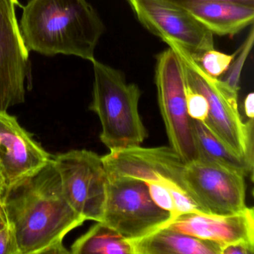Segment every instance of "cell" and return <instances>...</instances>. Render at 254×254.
<instances>
[{
    "instance_id": "cell-10",
    "label": "cell",
    "mask_w": 254,
    "mask_h": 254,
    "mask_svg": "<svg viewBox=\"0 0 254 254\" xmlns=\"http://www.w3.org/2000/svg\"><path fill=\"white\" fill-rule=\"evenodd\" d=\"M18 0H0V111L23 103L30 80L29 51L23 41L16 7Z\"/></svg>"
},
{
    "instance_id": "cell-22",
    "label": "cell",
    "mask_w": 254,
    "mask_h": 254,
    "mask_svg": "<svg viewBox=\"0 0 254 254\" xmlns=\"http://www.w3.org/2000/svg\"><path fill=\"white\" fill-rule=\"evenodd\" d=\"M0 254H20L14 228L9 224L0 230Z\"/></svg>"
},
{
    "instance_id": "cell-17",
    "label": "cell",
    "mask_w": 254,
    "mask_h": 254,
    "mask_svg": "<svg viewBox=\"0 0 254 254\" xmlns=\"http://www.w3.org/2000/svg\"><path fill=\"white\" fill-rule=\"evenodd\" d=\"M73 254H133L131 245L120 233L101 221L71 245Z\"/></svg>"
},
{
    "instance_id": "cell-27",
    "label": "cell",
    "mask_w": 254,
    "mask_h": 254,
    "mask_svg": "<svg viewBox=\"0 0 254 254\" xmlns=\"http://www.w3.org/2000/svg\"><path fill=\"white\" fill-rule=\"evenodd\" d=\"M254 93H249L246 96L244 102L245 113L248 119L254 118Z\"/></svg>"
},
{
    "instance_id": "cell-2",
    "label": "cell",
    "mask_w": 254,
    "mask_h": 254,
    "mask_svg": "<svg viewBox=\"0 0 254 254\" xmlns=\"http://www.w3.org/2000/svg\"><path fill=\"white\" fill-rule=\"evenodd\" d=\"M29 51L94 60L105 26L87 0H29L20 22Z\"/></svg>"
},
{
    "instance_id": "cell-14",
    "label": "cell",
    "mask_w": 254,
    "mask_h": 254,
    "mask_svg": "<svg viewBox=\"0 0 254 254\" xmlns=\"http://www.w3.org/2000/svg\"><path fill=\"white\" fill-rule=\"evenodd\" d=\"M184 10L213 35L220 36H233L254 20V7L233 0H208Z\"/></svg>"
},
{
    "instance_id": "cell-15",
    "label": "cell",
    "mask_w": 254,
    "mask_h": 254,
    "mask_svg": "<svg viewBox=\"0 0 254 254\" xmlns=\"http://www.w3.org/2000/svg\"><path fill=\"white\" fill-rule=\"evenodd\" d=\"M133 254H221V246L211 241L162 227L143 237L127 240Z\"/></svg>"
},
{
    "instance_id": "cell-19",
    "label": "cell",
    "mask_w": 254,
    "mask_h": 254,
    "mask_svg": "<svg viewBox=\"0 0 254 254\" xmlns=\"http://www.w3.org/2000/svg\"><path fill=\"white\" fill-rule=\"evenodd\" d=\"M236 53L228 55L212 50L203 53L195 62L211 76L218 78L226 73L236 56Z\"/></svg>"
},
{
    "instance_id": "cell-30",
    "label": "cell",
    "mask_w": 254,
    "mask_h": 254,
    "mask_svg": "<svg viewBox=\"0 0 254 254\" xmlns=\"http://www.w3.org/2000/svg\"><path fill=\"white\" fill-rule=\"evenodd\" d=\"M127 1H129V0H127Z\"/></svg>"
},
{
    "instance_id": "cell-16",
    "label": "cell",
    "mask_w": 254,
    "mask_h": 254,
    "mask_svg": "<svg viewBox=\"0 0 254 254\" xmlns=\"http://www.w3.org/2000/svg\"><path fill=\"white\" fill-rule=\"evenodd\" d=\"M191 123L198 151V159L234 171L245 178L250 177L253 181L254 167L245 159L233 152L203 122L191 119Z\"/></svg>"
},
{
    "instance_id": "cell-1",
    "label": "cell",
    "mask_w": 254,
    "mask_h": 254,
    "mask_svg": "<svg viewBox=\"0 0 254 254\" xmlns=\"http://www.w3.org/2000/svg\"><path fill=\"white\" fill-rule=\"evenodd\" d=\"M14 228L20 254H41L86 221L64 194L53 160L7 186L0 204Z\"/></svg>"
},
{
    "instance_id": "cell-6",
    "label": "cell",
    "mask_w": 254,
    "mask_h": 254,
    "mask_svg": "<svg viewBox=\"0 0 254 254\" xmlns=\"http://www.w3.org/2000/svg\"><path fill=\"white\" fill-rule=\"evenodd\" d=\"M105 212L101 222L127 240L143 237L164 227L171 215L151 199L143 181L131 178L108 179Z\"/></svg>"
},
{
    "instance_id": "cell-28",
    "label": "cell",
    "mask_w": 254,
    "mask_h": 254,
    "mask_svg": "<svg viewBox=\"0 0 254 254\" xmlns=\"http://www.w3.org/2000/svg\"><path fill=\"white\" fill-rule=\"evenodd\" d=\"M6 182H5V178L2 175V172H0V204L2 202V197H3L4 193L6 190Z\"/></svg>"
},
{
    "instance_id": "cell-4",
    "label": "cell",
    "mask_w": 254,
    "mask_h": 254,
    "mask_svg": "<svg viewBox=\"0 0 254 254\" xmlns=\"http://www.w3.org/2000/svg\"><path fill=\"white\" fill-rule=\"evenodd\" d=\"M163 41L179 57L187 84L207 100L209 113L203 123L233 152L247 161L246 125L239 114L238 92L230 88L223 80L206 73L179 44L169 39Z\"/></svg>"
},
{
    "instance_id": "cell-24",
    "label": "cell",
    "mask_w": 254,
    "mask_h": 254,
    "mask_svg": "<svg viewBox=\"0 0 254 254\" xmlns=\"http://www.w3.org/2000/svg\"><path fill=\"white\" fill-rule=\"evenodd\" d=\"M246 125V140H245V157L251 166L254 167V120L249 119Z\"/></svg>"
},
{
    "instance_id": "cell-12",
    "label": "cell",
    "mask_w": 254,
    "mask_h": 254,
    "mask_svg": "<svg viewBox=\"0 0 254 254\" xmlns=\"http://www.w3.org/2000/svg\"><path fill=\"white\" fill-rule=\"evenodd\" d=\"M51 159L15 117L0 111V172L7 186L36 172Z\"/></svg>"
},
{
    "instance_id": "cell-20",
    "label": "cell",
    "mask_w": 254,
    "mask_h": 254,
    "mask_svg": "<svg viewBox=\"0 0 254 254\" xmlns=\"http://www.w3.org/2000/svg\"><path fill=\"white\" fill-rule=\"evenodd\" d=\"M186 102L189 117L192 120L204 122L208 117L209 105L203 95L193 90L186 81Z\"/></svg>"
},
{
    "instance_id": "cell-3",
    "label": "cell",
    "mask_w": 254,
    "mask_h": 254,
    "mask_svg": "<svg viewBox=\"0 0 254 254\" xmlns=\"http://www.w3.org/2000/svg\"><path fill=\"white\" fill-rule=\"evenodd\" d=\"M92 64L94 82L90 109L100 120L101 141L110 151L139 146L148 136L139 112V87L127 83L118 69L96 59Z\"/></svg>"
},
{
    "instance_id": "cell-11",
    "label": "cell",
    "mask_w": 254,
    "mask_h": 254,
    "mask_svg": "<svg viewBox=\"0 0 254 254\" xmlns=\"http://www.w3.org/2000/svg\"><path fill=\"white\" fill-rule=\"evenodd\" d=\"M138 20L162 40L169 39L187 50L194 61L214 49L213 34L182 8L160 0H129Z\"/></svg>"
},
{
    "instance_id": "cell-9",
    "label": "cell",
    "mask_w": 254,
    "mask_h": 254,
    "mask_svg": "<svg viewBox=\"0 0 254 254\" xmlns=\"http://www.w3.org/2000/svg\"><path fill=\"white\" fill-rule=\"evenodd\" d=\"M102 158L108 179L131 178L159 183L188 194L184 179L187 163L171 146L139 145L110 151Z\"/></svg>"
},
{
    "instance_id": "cell-7",
    "label": "cell",
    "mask_w": 254,
    "mask_h": 254,
    "mask_svg": "<svg viewBox=\"0 0 254 254\" xmlns=\"http://www.w3.org/2000/svg\"><path fill=\"white\" fill-rule=\"evenodd\" d=\"M52 160L74 210L86 221H102L108 184L102 157L88 150H72Z\"/></svg>"
},
{
    "instance_id": "cell-21",
    "label": "cell",
    "mask_w": 254,
    "mask_h": 254,
    "mask_svg": "<svg viewBox=\"0 0 254 254\" xmlns=\"http://www.w3.org/2000/svg\"><path fill=\"white\" fill-rule=\"evenodd\" d=\"M145 184L148 187V192L153 201L159 207L170 213L171 219L169 221L173 220L175 218V207L171 189L165 184L159 183L146 182Z\"/></svg>"
},
{
    "instance_id": "cell-8",
    "label": "cell",
    "mask_w": 254,
    "mask_h": 254,
    "mask_svg": "<svg viewBox=\"0 0 254 254\" xmlns=\"http://www.w3.org/2000/svg\"><path fill=\"white\" fill-rule=\"evenodd\" d=\"M184 184L189 195L206 215L238 213L246 206L245 177L197 159L186 165Z\"/></svg>"
},
{
    "instance_id": "cell-26",
    "label": "cell",
    "mask_w": 254,
    "mask_h": 254,
    "mask_svg": "<svg viewBox=\"0 0 254 254\" xmlns=\"http://www.w3.org/2000/svg\"><path fill=\"white\" fill-rule=\"evenodd\" d=\"M70 254V251H68L63 242H56L47 247L41 254Z\"/></svg>"
},
{
    "instance_id": "cell-18",
    "label": "cell",
    "mask_w": 254,
    "mask_h": 254,
    "mask_svg": "<svg viewBox=\"0 0 254 254\" xmlns=\"http://www.w3.org/2000/svg\"><path fill=\"white\" fill-rule=\"evenodd\" d=\"M254 41V29L252 26L249 34L247 37L240 48L236 51V55L234 59L232 62L228 70L227 71L226 75L223 81L235 91L239 93V82H240L241 74L243 69L244 65L246 62L247 59L252 50Z\"/></svg>"
},
{
    "instance_id": "cell-5",
    "label": "cell",
    "mask_w": 254,
    "mask_h": 254,
    "mask_svg": "<svg viewBox=\"0 0 254 254\" xmlns=\"http://www.w3.org/2000/svg\"><path fill=\"white\" fill-rule=\"evenodd\" d=\"M156 87L160 114L171 147L186 163L198 159L186 102V78L177 53L169 47L157 56Z\"/></svg>"
},
{
    "instance_id": "cell-13",
    "label": "cell",
    "mask_w": 254,
    "mask_h": 254,
    "mask_svg": "<svg viewBox=\"0 0 254 254\" xmlns=\"http://www.w3.org/2000/svg\"><path fill=\"white\" fill-rule=\"evenodd\" d=\"M163 227L211 241L221 247L239 241L254 243V208L247 206L238 213L227 215L184 214Z\"/></svg>"
},
{
    "instance_id": "cell-29",
    "label": "cell",
    "mask_w": 254,
    "mask_h": 254,
    "mask_svg": "<svg viewBox=\"0 0 254 254\" xmlns=\"http://www.w3.org/2000/svg\"><path fill=\"white\" fill-rule=\"evenodd\" d=\"M7 224H8V222H7L6 218H5L2 209L0 208V230L6 227Z\"/></svg>"
},
{
    "instance_id": "cell-25",
    "label": "cell",
    "mask_w": 254,
    "mask_h": 254,
    "mask_svg": "<svg viewBox=\"0 0 254 254\" xmlns=\"http://www.w3.org/2000/svg\"><path fill=\"white\" fill-rule=\"evenodd\" d=\"M160 1L165 2V3L169 4V5L184 9V8L192 5V4L204 2V1H208V0H160ZM233 1L254 7V0H233Z\"/></svg>"
},
{
    "instance_id": "cell-23",
    "label": "cell",
    "mask_w": 254,
    "mask_h": 254,
    "mask_svg": "<svg viewBox=\"0 0 254 254\" xmlns=\"http://www.w3.org/2000/svg\"><path fill=\"white\" fill-rule=\"evenodd\" d=\"M254 243L239 241L221 247V254H254Z\"/></svg>"
}]
</instances>
